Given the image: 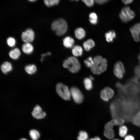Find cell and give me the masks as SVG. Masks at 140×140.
<instances>
[{
    "label": "cell",
    "instance_id": "cell-1",
    "mask_svg": "<svg viewBox=\"0 0 140 140\" xmlns=\"http://www.w3.org/2000/svg\"><path fill=\"white\" fill-rule=\"evenodd\" d=\"M93 62L90 68L94 74H100L106 70L107 61L105 58H103L101 56H97L93 59Z\"/></svg>",
    "mask_w": 140,
    "mask_h": 140
},
{
    "label": "cell",
    "instance_id": "cell-2",
    "mask_svg": "<svg viewBox=\"0 0 140 140\" xmlns=\"http://www.w3.org/2000/svg\"><path fill=\"white\" fill-rule=\"evenodd\" d=\"M63 66L74 73L78 72L81 68L80 64L78 59L74 57H69L65 60L63 62Z\"/></svg>",
    "mask_w": 140,
    "mask_h": 140
},
{
    "label": "cell",
    "instance_id": "cell-3",
    "mask_svg": "<svg viewBox=\"0 0 140 140\" xmlns=\"http://www.w3.org/2000/svg\"><path fill=\"white\" fill-rule=\"evenodd\" d=\"M52 29L55 31L58 36L64 34L67 29V25L66 22L63 19L60 18L54 21L51 25Z\"/></svg>",
    "mask_w": 140,
    "mask_h": 140
},
{
    "label": "cell",
    "instance_id": "cell-4",
    "mask_svg": "<svg viewBox=\"0 0 140 140\" xmlns=\"http://www.w3.org/2000/svg\"><path fill=\"white\" fill-rule=\"evenodd\" d=\"M56 89L58 94L63 99L66 101L70 100L71 95L70 89L67 86L62 83H58L56 85Z\"/></svg>",
    "mask_w": 140,
    "mask_h": 140
},
{
    "label": "cell",
    "instance_id": "cell-5",
    "mask_svg": "<svg viewBox=\"0 0 140 140\" xmlns=\"http://www.w3.org/2000/svg\"><path fill=\"white\" fill-rule=\"evenodd\" d=\"M119 16L121 20L123 22L126 23L134 18L135 13L129 7L126 6L122 8Z\"/></svg>",
    "mask_w": 140,
    "mask_h": 140
},
{
    "label": "cell",
    "instance_id": "cell-6",
    "mask_svg": "<svg viewBox=\"0 0 140 140\" xmlns=\"http://www.w3.org/2000/svg\"><path fill=\"white\" fill-rule=\"evenodd\" d=\"M71 97L76 103L79 104L83 101L84 97L80 90L77 87H72L70 89Z\"/></svg>",
    "mask_w": 140,
    "mask_h": 140
},
{
    "label": "cell",
    "instance_id": "cell-7",
    "mask_svg": "<svg viewBox=\"0 0 140 140\" xmlns=\"http://www.w3.org/2000/svg\"><path fill=\"white\" fill-rule=\"evenodd\" d=\"M114 92L113 90L108 87H106L102 90L100 93L101 99L105 101H108L113 96Z\"/></svg>",
    "mask_w": 140,
    "mask_h": 140
},
{
    "label": "cell",
    "instance_id": "cell-8",
    "mask_svg": "<svg viewBox=\"0 0 140 140\" xmlns=\"http://www.w3.org/2000/svg\"><path fill=\"white\" fill-rule=\"evenodd\" d=\"M125 70L123 63L120 61H118L115 64L114 73L118 78L122 79Z\"/></svg>",
    "mask_w": 140,
    "mask_h": 140
},
{
    "label": "cell",
    "instance_id": "cell-9",
    "mask_svg": "<svg viewBox=\"0 0 140 140\" xmlns=\"http://www.w3.org/2000/svg\"><path fill=\"white\" fill-rule=\"evenodd\" d=\"M34 34L33 30L31 29H27L22 34V38L25 43H30L33 41L34 38Z\"/></svg>",
    "mask_w": 140,
    "mask_h": 140
},
{
    "label": "cell",
    "instance_id": "cell-10",
    "mask_svg": "<svg viewBox=\"0 0 140 140\" xmlns=\"http://www.w3.org/2000/svg\"><path fill=\"white\" fill-rule=\"evenodd\" d=\"M32 115L34 118L37 119H40L45 118L46 114L43 111L42 108L39 105H37L34 107L32 112Z\"/></svg>",
    "mask_w": 140,
    "mask_h": 140
},
{
    "label": "cell",
    "instance_id": "cell-11",
    "mask_svg": "<svg viewBox=\"0 0 140 140\" xmlns=\"http://www.w3.org/2000/svg\"><path fill=\"white\" fill-rule=\"evenodd\" d=\"M124 122V120L120 117L113 118L105 124L104 128L105 129L113 128L114 126L119 125L122 124Z\"/></svg>",
    "mask_w": 140,
    "mask_h": 140
},
{
    "label": "cell",
    "instance_id": "cell-12",
    "mask_svg": "<svg viewBox=\"0 0 140 140\" xmlns=\"http://www.w3.org/2000/svg\"><path fill=\"white\" fill-rule=\"evenodd\" d=\"M1 68L2 72L4 74H6L11 71L12 66L11 64L9 62L5 61L1 65Z\"/></svg>",
    "mask_w": 140,
    "mask_h": 140
},
{
    "label": "cell",
    "instance_id": "cell-13",
    "mask_svg": "<svg viewBox=\"0 0 140 140\" xmlns=\"http://www.w3.org/2000/svg\"><path fill=\"white\" fill-rule=\"evenodd\" d=\"M110 110L111 116L113 118L119 117L118 106L114 103H112L110 105Z\"/></svg>",
    "mask_w": 140,
    "mask_h": 140
},
{
    "label": "cell",
    "instance_id": "cell-14",
    "mask_svg": "<svg viewBox=\"0 0 140 140\" xmlns=\"http://www.w3.org/2000/svg\"><path fill=\"white\" fill-rule=\"evenodd\" d=\"M22 49L23 52L27 54H31L33 51V47L30 43H25L22 46Z\"/></svg>",
    "mask_w": 140,
    "mask_h": 140
},
{
    "label": "cell",
    "instance_id": "cell-15",
    "mask_svg": "<svg viewBox=\"0 0 140 140\" xmlns=\"http://www.w3.org/2000/svg\"><path fill=\"white\" fill-rule=\"evenodd\" d=\"M74 43V39L69 37H67L63 40V44L65 47L70 48L72 47Z\"/></svg>",
    "mask_w": 140,
    "mask_h": 140
},
{
    "label": "cell",
    "instance_id": "cell-16",
    "mask_svg": "<svg viewBox=\"0 0 140 140\" xmlns=\"http://www.w3.org/2000/svg\"><path fill=\"white\" fill-rule=\"evenodd\" d=\"M20 50L17 48L11 50L9 53L10 57L14 60L18 59L20 55Z\"/></svg>",
    "mask_w": 140,
    "mask_h": 140
},
{
    "label": "cell",
    "instance_id": "cell-17",
    "mask_svg": "<svg viewBox=\"0 0 140 140\" xmlns=\"http://www.w3.org/2000/svg\"><path fill=\"white\" fill-rule=\"evenodd\" d=\"M116 36V33L113 30L109 31L105 34L106 40L109 43L113 41Z\"/></svg>",
    "mask_w": 140,
    "mask_h": 140
},
{
    "label": "cell",
    "instance_id": "cell-18",
    "mask_svg": "<svg viewBox=\"0 0 140 140\" xmlns=\"http://www.w3.org/2000/svg\"><path fill=\"white\" fill-rule=\"evenodd\" d=\"M76 37L79 39H81L85 36V30L82 28H78L76 29L75 31Z\"/></svg>",
    "mask_w": 140,
    "mask_h": 140
},
{
    "label": "cell",
    "instance_id": "cell-19",
    "mask_svg": "<svg viewBox=\"0 0 140 140\" xmlns=\"http://www.w3.org/2000/svg\"><path fill=\"white\" fill-rule=\"evenodd\" d=\"M72 52L75 57L81 56L82 54V49L80 46L76 45L72 48Z\"/></svg>",
    "mask_w": 140,
    "mask_h": 140
},
{
    "label": "cell",
    "instance_id": "cell-20",
    "mask_svg": "<svg viewBox=\"0 0 140 140\" xmlns=\"http://www.w3.org/2000/svg\"><path fill=\"white\" fill-rule=\"evenodd\" d=\"M83 45L85 49L87 51H89L94 47L95 43L93 40L90 39L85 41Z\"/></svg>",
    "mask_w": 140,
    "mask_h": 140
},
{
    "label": "cell",
    "instance_id": "cell-21",
    "mask_svg": "<svg viewBox=\"0 0 140 140\" xmlns=\"http://www.w3.org/2000/svg\"><path fill=\"white\" fill-rule=\"evenodd\" d=\"M29 135L32 140H38L40 137L39 132L35 129L31 130L29 132Z\"/></svg>",
    "mask_w": 140,
    "mask_h": 140
},
{
    "label": "cell",
    "instance_id": "cell-22",
    "mask_svg": "<svg viewBox=\"0 0 140 140\" xmlns=\"http://www.w3.org/2000/svg\"><path fill=\"white\" fill-rule=\"evenodd\" d=\"M25 69L28 74H32L36 72L37 68L34 65L30 64L26 66L25 67Z\"/></svg>",
    "mask_w": 140,
    "mask_h": 140
},
{
    "label": "cell",
    "instance_id": "cell-23",
    "mask_svg": "<svg viewBox=\"0 0 140 140\" xmlns=\"http://www.w3.org/2000/svg\"><path fill=\"white\" fill-rule=\"evenodd\" d=\"M104 135L108 139H113L115 136L113 128L105 129Z\"/></svg>",
    "mask_w": 140,
    "mask_h": 140
},
{
    "label": "cell",
    "instance_id": "cell-24",
    "mask_svg": "<svg viewBox=\"0 0 140 140\" xmlns=\"http://www.w3.org/2000/svg\"><path fill=\"white\" fill-rule=\"evenodd\" d=\"M130 31L132 37L135 41L136 42L139 41L140 39V34L133 27L130 29Z\"/></svg>",
    "mask_w": 140,
    "mask_h": 140
},
{
    "label": "cell",
    "instance_id": "cell-25",
    "mask_svg": "<svg viewBox=\"0 0 140 140\" xmlns=\"http://www.w3.org/2000/svg\"><path fill=\"white\" fill-rule=\"evenodd\" d=\"M83 82L85 88L87 90H90L92 89L93 87L92 80L89 78H85Z\"/></svg>",
    "mask_w": 140,
    "mask_h": 140
},
{
    "label": "cell",
    "instance_id": "cell-26",
    "mask_svg": "<svg viewBox=\"0 0 140 140\" xmlns=\"http://www.w3.org/2000/svg\"><path fill=\"white\" fill-rule=\"evenodd\" d=\"M131 120L134 124L140 127V110L133 116Z\"/></svg>",
    "mask_w": 140,
    "mask_h": 140
},
{
    "label": "cell",
    "instance_id": "cell-27",
    "mask_svg": "<svg viewBox=\"0 0 140 140\" xmlns=\"http://www.w3.org/2000/svg\"><path fill=\"white\" fill-rule=\"evenodd\" d=\"M88 135L87 133L84 131H81L77 137V140H87Z\"/></svg>",
    "mask_w": 140,
    "mask_h": 140
},
{
    "label": "cell",
    "instance_id": "cell-28",
    "mask_svg": "<svg viewBox=\"0 0 140 140\" xmlns=\"http://www.w3.org/2000/svg\"><path fill=\"white\" fill-rule=\"evenodd\" d=\"M128 128L125 125L121 126L119 129V134L121 137H123L127 134L128 132Z\"/></svg>",
    "mask_w": 140,
    "mask_h": 140
},
{
    "label": "cell",
    "instance_id": "cell-29",
    "mask_svg": "<svg viewBox=\"0 0 140 140\" xmlns=\"http://www.w3.org/2000/svg\"><path fill=\"white\" fill-rule=\"evenodd\" d=\"M59 0H45L44 1L45 4L48 7H50L58 4Z\"/></svg>",
    "mask_w": 140,
    "mask_h": 140
},
{
    "label": "cell",
    "instance_id": "cell-30",
    "mask_svg": "<svg viewBox=\"0 0 140 140\" xmlns=\"http://www.w3.org/2000/svg\"><path fill=\"white\" fill-rule=\"evenodd\" d=\"M84 62L87 67L91 68L93 64V59L92 57H89L84 60Z\"/></svg>",
    "mask_w": 140,
    "mask_h": 140
},
{
    "label": "cell",
    "instance_id": "cell-31",
    "mask_svg": "<svg viewBox=\"0 0 140 140\" xmlns=\"http://www.w3.org/2000/svg\"><path fill=\"white\" fill-rule=\"evenodd\" d=\"M7 43L9 46L13 47L16 44V41L14 38L12 37H9L7 40Z\"/></svg>",
    "mask_w": 140,
    "mask_h": 140
},
{
    "label": "cell",
    "instance_id": "cell-32",
    "mask_svg": "<svg viewBox=\"0 0 140 140\" xmlns=\"http://www.w3.org/2000/svg\"><path fill=\"white\" fill-rule=\"evenodd\" d=\"M82 1L88 7L92 6L94 3V1L93 0H83Z\"/></svg>",
    "mask_w": 140,
    "mask_h": 140
},
{
    "label": "cell",
    "instance_id": "cell-33",
    "mask_svg": "<svg viewBox=\"0 0 140 140\" xmlns=\"http://www.w3.org/2000/svg\"><path fill=\"white\" fill-rule=\"evenodd\" d=\"M89 19H97V17L96 14L94 12L91 13L89 16Z\"/></svg>",
    "mask_w": 140,
    "mask_h": 140
},
{
    "label": "cell",
    "instance_id": "cell-34",
    "mask_svg": "<svg viewBox=\"0 0 140 140\" xmlns=\"http://www.w3.org/2000/svg\"><path fill=\"white\" fill-rule=\"evenodd\" d=\"M132 27L140 34V23L136 24Z\"/></svg>",
    "mask_w": 140,
    "mask_h": 140
},
{
    "label": "cell",
    "instance_id": "cell-35",
    "mask_svg": "<svg viewBox=\"0 0 140 140\" xmlns=\"http://www.w3.org/2000/svg\"><path fill=\"white\" fill-rule=\"evenodd\" d=\"M124 140H135V138L132 135H129L125 136Z\"/></svg>",
    "mask_w": 140,
    "mask_h": 140
},
{
    "label": "cell",
    "instance_id": "cell-36",
    "mask_svg": "<svg viewBox=\"0 0 140 140\" xmlns=\"http://www.w3.org/2000/svg\"><path fill=\"white\" fill-rule=\"evenodd\" d=\"M95 1L97 3L99 4H104L108 1L107 0H96Z\"/></svg>",
    "mask_w": 140,
    "mask_h": 140
},
{
    "label": "cell",
    "instance_id": "cell-37",
    "mask_svg": "<svg viewBox=\"0 0 140 140\" xmlns=\"http://www.w3.org/2000/svg\"><path fill=\"white\" fill-rule=\"evenodd\" d=\"M122 3L124 4L127 5L131 3L133 1L132 0H123L122 1Z\"/></svg>",
    "mask_w": 140,
    "mask_h": 140
},
{
    "label": "cell",
    "instance_id": "cell-38",
    "mask_svg": "<svg viewBox=\"0 0 140 140\" xmlns=\"http://www.w3.org/2000/svg\"><path fill=\"white\" fill-rule=\"evenodd\" d=\"M51 54V53L50 52H48L45 53V54H42L41 55V62L43 61V58L44 57L47 55H50Z\"/></svg>",
    "mask_w": 140,
    "mask_h": 140
},
{
    "label": "cell",
    "instance_id": "cell-39",
    "mask_svg": "<svg viewBox=\"0 0 140 140\" xmlns=\"http://www.w3.org/2000/svg\"><path fill=\"white\" fill-rule=\"evenodd\" d=\"M97 19H89V21L90 23L94 25L96 24L97 23Z\"/></svg>",
    "mask_w": 140,
    "mask_h": 140
},
{
    "label": "cell",
    "instance_id": "cell-40",
    "mask_svg": "<svg viewBox=\"0 0 140 140\" xmlns=\"http://www.w3.org/2000/svg\"><path fill=\"white\" fill-rule=\"evenodd\" d=\"M89 140H101V139L99 137L96 136L94 137L90 138Z\"/></svg>",
    "mask_w": 140,
    "mask_h": 140
},
{
    "label": "cell",
    "instance_id": "cell-41",
    "mask_svg": "<svg viewBox=\"0 0 140 140\" xmlns=\"http://www.w3.org/2000/svg\"><path fill=\"white\" fill-rule=\"evenodd\" d=\"M90 79H91L92 80H93L94 79V78L93 77L91 76V75H90L89 76V78Z\"/></svg>",
    "mask_w": 140,
    "mask_h": 140
},
{
    "label": "cell",
    "instance_id": "cell-42",
    "mask_svg": "<svg viewBox=\"0 0 140 140\" xmlns=\"http://www.w3.org/2000/svg\"><path fill=\"white\" fill-rule=\"evenodd\" d=\"M19 140H27L25 138H22L20 139Z\"/></svg>",
    "mask_w": 140,
    "mask_h": 140
},
{
    "label": "cell",
    "instance_id": "cell-43",
    "mask_svg": "<svg viewBox=\"0 0 140 140\" xmlns=\"http://www.w3.org/2000/svg\"><path fill=\"white\" fill-rule=\"evenodd\" d=\"M29 1L31 2H34L36 1L35 0H30Z\"/></svg>",
    "mask_w": 140,
    "mask_h": 140
},
{
    "label": "cell",
    "instance_id": "cell-44",
    "mask_svg": "<svg viewBox=\"0 0 140 140\" xmlns=\"http://www.w3.org/2000/svg\"><path fill=\"white\" fill-rule=\"evenodd\" d=\"M113 140H120L118 139H113Z\"/></svg>",
    "mask_w": 140,
    "mask_h": 140
}]
</instances>
